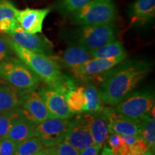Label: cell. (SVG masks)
I'll list each match as a JSON object with an SVG mask.
<instances>
[{
	"instance_id": "20",
	"label": "cell",
	"mask_w": 155,
	"mask_h": 155,
	"mask_svg": "<svg viewBox=\"0 0 155 155\" xmlns=\"http://www.w3.org/2000/svg\"><path fill=\"white\" fill-rule=\"evenodd\" d=\"M23 102L22 93L13 86L0 84V112L19 108Z\"/></svg>"
},
{
	"instance_id": "10",
	"label": "cell",
	"mask_w": 155,
	"mask_h": 155,
	"mask_svg": "<svg viewBox=\"0 0 155 155\" xmlns=\"http://www.w3.org/2000/svg\"><path fill=\"white\" fill-rule=\"evenodd\" d=\"M22 98V113L35 124L51 119V114L38 93L34 90L25 91Z\"/></svg>"
},
{
	"instance_id": "11",
	"label": "cell",
	"mask_w": 155,
	"mask_h": 155,
	"mask_svg": "<svg viewBox=\"0 0 155 155\" xmlns=\"http://www.w3.org/2000/svg\"><path fill=\"white\" fill-rule=\"evenodd\" d=\"M38 94L49 110L52 118L69 119L73 116L68 106L66 96L63 93L48 86L40 89Z\"/></svg>"
},
{
	"instance_id": "35",
	"label": "cell",
	"mask_w": 155,
	"mask_h": 155,
	"mask_svg": "<svg viewBox=\"0 0 155 155\" xmlns=\"http://www.w3.org/2000/svg\"><path fill=\"white\" fill-rule=\"evenodd\" d=\"M142 155H154V152H152V151L149 150V151H147V152H145L144 154H143Z\"/></svg>"
},
{
	"instance_id": "7",
	"label": "cell",
	"mask_w": 155,
	"mask_h": 155,
	"mask_svg": "<svg viewBox=\"0 0 155 155\" xmlns=\"http://www.w3.org/2000/svg\"><path fill=\"white\" fill-rule=\"evenodd\" d=\"M127 57V55H124L110 58H91L84 63L70 68V71L75 78L88 81L95 77L104 76L106 73L124 61Z\"/></svg>"
},
{
	"instance_id": "32",
	"label": "cell",
	"mask_w": 155,
	"mask_h": 155,
	"mask_svg": "<svg viewBox=\"0 0 155 155\" xmlns=\"http://www.w3.org/2000/svg\"><path fill=\"white\" fill-rule=\"evenodd\" d=\"M104 145L94 144L80 151L79 155H99L100 151Z\"/></svg>"
},
{
	"instance_id": "16",
	"label": "cell",
	"mask_w": 155,
	"mask_h": 155,
	"mask_svg": "<svg viewBox=\"0 0 155 155\" xmlns=\"http://www.w3.org/2000/svg\"><path fill=\"white\" fill-rule=\"evenodd\" d=\"M128 12L134 23L151 22L155 15V0H135Z\"/></svg>"
},
{
	"instance_id": "24",
	"label": "cell",
	"mask_w": 155,
	"mask_h": 155,
	"mask_svg": "<svg viewBox=\"0 0 155 155\" xmlns=\"http://www.w3.org/2000/svg\"><path fill=\"white\" fill-rule=\"evenodd\" d=\"M141 135L150 150L154 152L155 148V121L151 114L141 119Z\"/></svg>"
},
{
	"instance_id": "14",
	"label": "cell",
	"mask_w": 155,
	"mask_h": 155,
	"mask_svg": "<svg viewBox=\"0 0 155 155\" xmlns=\"http://www.w3.org/2000/svg\"><path fill=\"white\" fill-rule=\"evenodd\" d=\"M50 12V8L17 9L16 19L23 30L32 34L41 33L45 19Z\"/></svg>"
},
{
	"instance_id": "4",
	"label": "cell",
	"mask_w": 155,
	"mask_h": 155,
	"mask_svg": "<svg viewBox=\"0 0 155 155\" xmlns=\"http://www.w3.org/2000/svg\"><path fill=\"white\" fill-rule=\"evenodd\" d=\"M117 15L114 0H91L70 15L73 25H98L113 22Z\"/></svg>"
},
{
	"instance_id": "6",
	"label": "cell",
	"mask_w": 155,
	"mask_h": 155,
	"mask_svg": "<svg viewBox=\"0 0 155 155\" xmlns=\"http://www.w3.org/2000/svg\"><path fill=\"white\" fill-rule=\"evenodd\" d=\"M154 94L148 91L130 94L121 102L114 106L116 113L136 120H141L151 114L154 107Z\"/></svg>"
},
{
	"instance_id": "19",
	"label": "cell",
	"mask_w": 155,
	"mask_h": 155,
	"mask_svg": "<svg viewBox=\"0 0 155 155\" xmlns=\"http://www.w3.org/2000/svg\"><path fill=\"white\" fill-rule=\"evenodd\" d=\"M90 51L77 44H70L64 50L61 57V62L65 67L72 68L81 65L91 59Z\"/></svg>"
},
{
	"instance_id": "21",
	"label": "cell",
	"mask_w": 155,
	"mask_h": 155,
	"mask_svg": "<svg viewBox=\"0 0 155 155\" xmlns=\"http://www.w3.org/2000/svg\"><path fill=\"white\" fill-rule=\"evenodd\" d=\"M85 88L86 106L84 112L86 114L100 113L104 108V104L101 99L99 88L94 84H87Z\"/></svg>"
},
{
	"instance_id": "18",
	"label": "cell",
	"mask_w": 155,
	"mask_h": 155,
	"mask_svg": "<svg viewBox=\"0 0 155 155\" xmlns=\"http://www.w3.org/2000/svg\"><path fill=\"white\" fill-rule=\"evenodd\" d=\"M17 9L9 0H0V33L9 35L19 25L16 19Z\"/></svg>"
},
{
	"instance_id": "5",
	"label": "cell",
	"mask_w": 155,
	"mask_h": 155,
	"mask_svg": "<svg viewBox=\"0 0 155 155\" xmlns=\"http://www.w3.org/2000/svg\"><path fill=\"white\" fill-rule=\"evenodd\" d=\"M0 77L10 86L21 91L34 90L41 81L22 61L12 58L0 63Z\"/></svg>"
},
{
	"instance_id": "13",
	"label": "cell",
	"mask_w": 155,
	"mask_h": 155,
	"mask_svg": "<svg viewBox=\"0 0 155 155\" xmlns=\"http://www.w3.org/2000/svg\"><path fill=\"white\" fill-rule=\"evenodd\" d=\"M64 141L74 147L79 152L94 144L91 131L81 115L69 121Z\"/></svg>"
},
{
	"instance_id": "1",
	"label": "cell",
	"mask_w": 155,
	"mask_h": 155,
	"mask_svg": "<svg viewBox=\"0 0 155 155\" xmlns=\"http://www.w3.org/2000/svg\"><path fill=\"white\" fill-rule=\"evenodd\" d=\"M116 67L104 75L99 88L104 104L111 106L131 94L150 71L148 65L143 62H128L118 68Z\"/></svg>"
},
{
	"instance_id": "23",
	"label": "cell",
	"mask_w": 155,
	"mask_h": 155,
	"mask_svg": "<svg viewBox=\"0 0 155 155\" xmlns=\"http://www.w3.org/2000/svg\"><path fill=\"white\" fill-rule=\"evenodd\" d=\"M66 101L70 111L73 114H83L86 106L84 86L75 87L66 95Z\"/></svg>"
},
{
	"instance_id": "28",
	"label": "cell",
	"mask_w": 155,
	"mask_h": 155,
	"mask_svg": "<svg viewBox=\"0 0 155 155\" xmlns=\"http://www.w3.org/2000/svg\"><path fill=\"white\" fill-rule=\"evenodd\" d=\"M51 155H79V151L65 141L53 147H48Z\"/></svg>"
},
{
	"instance_id": "3",
	"label": "cell",
	"mask_w": 155,
	"mask_h": 155,
	"mask_svg": "<svg viewBox=\"0 0 155 155\" xmlns=\"http://www.w3.org/2000/svg\"><path fill=\"white\" fill-rule=\"evenodd\" d=\"M117 28L113 22L81 25L65 32L64 37L70 44H77L91 51L116 38Z\"/></svg>"
},
{
	"instance_id": "2",
	"label": "cell",
	"mask_w": 155,
	"mask_h": 155,
	"mask_svg": "<svg viewBox=\"0 0 155 155\" xmlns=\"http://www.w3.org/2000/svg\"><path fill=\"white\" fill-rule=\"evenodd\" d=\"M7 40L12 50L19 59L28 65L40 80L50 87H54L58 84L63 74L55 60L44 54L30 51L12 41L10 39Z\"/></svg>"
},
{
	"instance_id": "33",
	"label": "cell",
	"mask_w": 155,
	"mask_h": 155,
	"mask_svg": "<svg viewBox=\"0 0 155 155\" xmlns=\"http://www.w3.org/2000/svg\"><path fill=\"white\" fill-rule=\"evenodd\" d=\"M32 155H51V154H50L49 148L48 147H45L43 150Z\"/></svg>"
},
{
	"instance_id": "22",
	"label": "cell",
	"mask_w": 155,
	"mask_h": 155,
	"mask_svg": "<svg viewBox=\"0 0 155 155\" xmlns=\"http://www.w3.org/2000/svg\"><path fill=\"white\" fill-rule=\"evenodd\" d=\"M90 53L93 58H110L127 55L125 48L121 42L116 40L91 50Z\"/></svg>"
},
{
	"instance_id": "15",
	"label": "cell",
	"mask_w": 155,
	"mask_h": 155,
	"mask_svg": "<svg viewBox=\"0 0 155 155\" xmlns=\"http://www.w3.org/2000/svg\"><path fill=\"white\" fill-rule=\"evenodd\" d=\"M81 116L88 126L95 144L102 145L105 144L110 132L107 119L103 111L100 113L86 114Z\"/></svg>"
},
{
	"instance_id": "12",
	"label": "cell",
	"mask_w": 155,
	"mask_h": 155,
	"mask_svg": "<svg viewBox=\"0 0 155 155\" xmlns=\"http://www.w3.org/2000/svg\"><path fill=\"white\" fill-rule=\"evenodd\" d=\"M103 113L107 119L109 132L120 135H141V120H136L116 113L110 107L104 108Z\"/></svg>"
},
{
	"instance_id": "27",
	"label": "cell",
	"mask_w": 155,
	"mask_h": 155,
	"mask_svg": "<svg viewBox=\"0 0 155 155\" xmlns=\"http://www.w3.org/2000/svg\"><path fill=\"white\" fill-rule=\"evenodd\" d=\"M44 148L40 139L33 136L17 144L15 155H32Z\"/></svg>"
},
{
	"instance_id": "31",
	"label": "cell",
	"mask_w": 155,
	"mask_h": 155,
	"mask_svg": "<svg viewBox=\"0 0 155 155\" xmlns=\"http://www.w3.org/2000/svg\"><path fill=\"white\" fill-rule=\"evenodd\" d=\"M12 51V50L9 45L7 38H4L0 35V63L9 58Z\"/></svg>"
},
{
	"instance_id": "8",
	"label": "cell",
	"mask_w": 155,
	"mask_h": 155,
	"mask_svg": "<svg viewBox=\"0 0 155 155\" xmlns=\"http://www.w3.org/2000/svg\"><path fill=\"white\" fill-rule=\"evenodd\" d=\"M69 119L51 118L35 125L34 136L44 147H53L64 140Z\"/></svg>"
},
{
	"instance_id": "25",
	"label": "cell",
	"mask_w": 155,
	"mask_h": 155,
	"mask_svg": "<svg viewBox=\"0 0 155 155\" xmlns=\"http://www.w3.org/2000/svg\"><path fill=\"white\" fill-rule=\"evenodd\" d=\"M22 113V108L19 107L0 112V139L7 138L13 122Z\"/></svg>"
},
{
	"instance_id": "34",
	"label": "cell",
	"mask_w": 155,
	"mask_h": 155,
	"mask_svg": "<svg viewBox=\"0 0 155 155\" xmlns=\"http://www.w3.org/2000/svg\"><path fill=\"white\" fill-rule=\"evenodd\" d=\"M101 155H115V154H114L113 153H112V152L109 148H108V147H104V150H102Z\"/></svg>"
},
{
	"instance_id": "9",
	"label": "cell",
	"mask_w": 155,
	"mask_h": 155,
	"mask_svg": "<svg viewBox=\"0 0 155 155\" xmlns=\"http://www.w3.org/2000/svg\"><path fill=\"white\" fill-rule=\"evenodd\" d=\"M8 35L12 41L30 51L48 56L53 53V45L45 37L30 33L23 30L19 26Z\"/></svg>"
},
{
	"instance_id": "26",
	"label": "cell",
	"mask_w": 155,
	"mask_h": 155,
	"mask_svg": "<svg viewBox=\"0 0 155 155\" xmlns=\"http://www.w3.org/2000/svg\"><path fill=\"white\" fill-rule=\"evenodd\" d=\"M91 1V0H57L54 7L60 15L68 16Z\"/></svg>"
},
{
	"instance_id": "17",
	"label": "cell",
	"mask_w": 155,
	"mask_h": 155,
	"mask_svg": "<svg viewBox=\"0 0 155 155\" xmlns=\"http://www.w3.org/2000/svg\"><path fill=\"white\" fill-rule=\"evenodd\" d=\"M35 125V124L28 119L22 113L13 122L7 138L16 144H19L33 137Z\"/></svg>"
},
{
	"instance_id": "29",
	"label": "cell",
	"mask_w": 155,
	"mask_h": 155,
	"mask_svg": "<svg viewBox=\"0 0 155 155\" xmlns=\"http://www.w3.org/2000/svg\"><path fill=\"white\" fill-rule=\"evenodd\" d=\"M16 143L9 138L0 139V155H15Z\"/></svg>"
},
{
	"instance_id": "30",
	"label": "cell",
	"mask_w": 155,
	"mask_h": 155,
	"mask_svg": "<svg viewBox=\"0 0 155 155\" xmlns=\"http://www.w3.org/2000/svg\"><path fill=\"white\" fill-rule=\"evenodd\" d=\"M129 147V155H142L150 150L142 137Z\"/></svg>"
}]
</instances>
